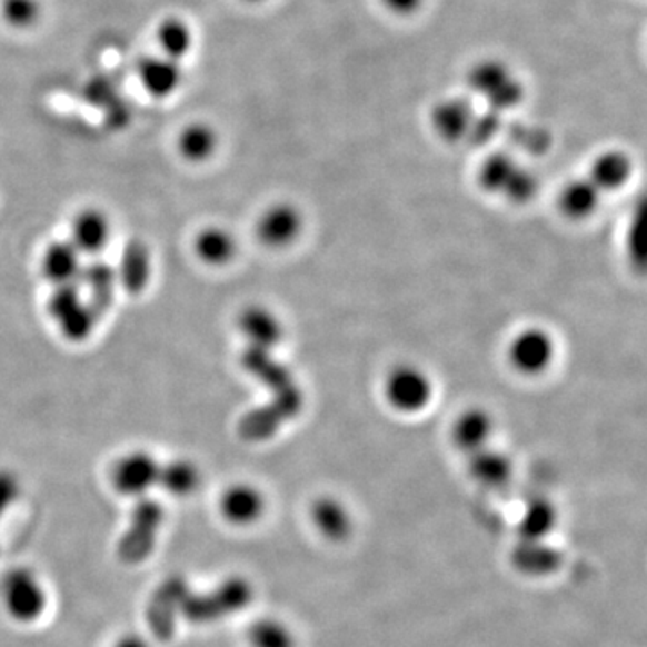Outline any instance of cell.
Listing matches in <instances>:
<instances>
[{
    "label": "cell",
    "instance_id": "10",
    "mask_svg": "<svg viewBox=\"0 0 647 647\" xmlns=\"http://www.w3.org/2000/svg\"><path fill=\"white\" fill-rule=\"evenodd\" d=\"M308 516L315 532L329 544L348 541L357 529L351 507L335 495H320L315 498Z\"/></svg>",
    "mask_w": 647,
    "mask_h": 647
},
{
    "label": "cell",
    "instance_id": "18",
    "mask_svg": "<svg viewBox=\"0 0 647 647\" xmlns=\"http://www.w3.org/2000/svg\"><path fill=\"white\" fill-rule=\"evenodd\" d=\"M603 200V192L588 177L568 180L558 191L556 206L559 215L570 221H587L596 215Z\"/></svg>",
    "mask_w": 647,
    "mask_h": 647
},
{
    "label": "cell",
    "instance_id": "6",
    "mask_svg": "<svg viewBox=\"0 0 647 647\" xmlns=\"http://www.w3.org/2000/svg\"><path fill=\"white\" fill-rule=\"evenodd\" d=\"M4 608L17 623H37L48 608V591L31 568H11L0 583Z\"/></svg>",
    "mask_w": 647,
    "mask_h": 647
},
{
    "label": "cell",
    "instance_id": "19",
    "mask_svg": "<svg viewBox=\"0 0 647 647\" xmlns=\"http://www.w3.org/2000/svg\"><path fill=\"white\" fill-rule=\"evenodd\" d=\"M83 265L81 253L69 240L52 241L42 253V273L52 287L78 285Z\"/></svg>",
    "mask_w": 647,
    "mask_h": 647
},
{
    "label": "cell",
    "instance_id": "30",
    "mask_svg": "<svg viewBox=\"0 0 647 647\" xmlns=\"http://www.w3.org/2000/svg\"><path fill=\"white\" fill-rule=\"evenodd\" d=\"M160 49L169 60L179 61L191 51L192 33L189 26L183 20L171 17L159 26L157 31Z\"/></svg>",
    "mask_w": 647,
    "mask_h": 647
},
{
    "label": "cell",
    "instance_id": "20",
    "mask_svg": "<svg viewBox=\"0 0 647 647\" xmlns=\"http://www.w3.org/2000/svg\"><path fill=\"white\" fill-rule=\"evenodd\" d=\"M78 287L83 288L84 300L94 308L96 313L101 315L110 308L118 287V276L116 268L108 265L103 259H90L89 263L83 265Z\"/></svg>",
    "mask_w": 647,
    "mask_h": 647
},
{
    "label": "cell",
    "instance_id": "14",
    "mask_svg": "<svg viewBox=\"0 0 647 647\" xmlns=\"http://www.w3.org/2000/svg\"><path fill=\"white\" fill-rule=\"evenodd\" d=\"M238 329L247 340V348L272 351L285 338V324L267 306L250 305L238 315Z\"/></svg>",
    "mask_w": 647,
    "mask_h": 647
},
{
    "label": "cell",
    "instance_id": "23",
    "mask_svg": "<svg viewBox=\"0 0 647 647\" xmlns=\"http://www.w3.org/2000/svg\"><path fill=\"white\" fill-rule=\"evenodd\" d=\"M139 80L142 89L148 94L157 99L169 98L179 89L182 72H180L179 61L169 58H145L139 63Z\"/></svg>",
    "mask_w": 647,
    "mask_h": 647
},
{
    "label": "cell",
    "instance_id": "26",
    "mask_svg": "<svg viewBox=\"0 0 647 647\" xmlns=\"http://www.w3.org/2000/svg\"><path fill=\"white\" fill-rule=\"evenodd\" d=\"M520 166L518 159H515L511 153L495 151L480 165L479 175H477L480 188L486 192L502 197Z\"/></svg>",
    "mask_w": 647,
    "mask_h": 647
},
{
    "label": "cell",
    "instance_id": "5",
    "mask_svg": "<svg viewBox=\"0 0 647 647\" xmlns=\"http://www.w3.org/2000/svg\"><path fill=\"white\" fill-rule=\"evenodd\" d=\"M165 507L153 498L142 497L132 509L130 526L118 544V558L125 565H139L150 558L165 526Z\"/></svg>",
    "mask_w": 647,
    "mask_h": 647
},
{
    "label": "cell",
    "instance_id": "4",
    "mask_svg": "<svg viewBox=\"0 0 647 647\" xmlns=\"http://www.w3.org/2000/svg\"><path fill=\"white\" fill-rule=\"evenodd\" d=\"M558 358V342L549 329L527 326L509 338L506 360L516 375L539 378L553 369Z\"/></svg>",
    "mask_w": 647,
    "mask_h": 647
},
{
    "label": "cell",
    "instance_id": "31",
    "mask_svg": "<svg viewBox=\"0 0 647 647\" xmlns=\"http://www.w3.org/2000/svg\"><path fill=\"white\" fill-rule=\"evenodd\" d=\"M96 320L98 313L94 308L84 300L83 305L78 306L74 311L66 315L63 319L58 320V329L60 334L69 340V342H83L92 335L96 328Z\"/></svg>",
    "mask_w": 647,
    "mask_h": 647
},
{
    "label": "cell",
    "instance_id": "9",
    "mask_svg": "<svg viewBox=\"0 0 647 647\" xmlns=\"http://www.w3.org/2000/svg\"><path fill=\"white\" fill-rule=\"evenodd\" d=\"M160 465L148 451H128L119 457L110 471L113 491L122 497L142 498L159 482Z\"/></svg>",
    "mask_w": 647,
    "mask_h": 647
},
{
    "label": "cell",
    "instance_id": "2",
    "mask_svg": "<svg viewBox=\"0 0 647 647\" xmlns=\"http://www.w3.org/2000/svg\"><path fill=\"white\" fill-rule=\"evenodd\" d=\"M381 396L390 410L401 416H418L434 404L436 384L427 369L412 361H401L384 376Z\"/></svg>",
    "mask_w": 647,
    "mask_h": 647
},
{
    "label": "cell",
    "instance_id": "35",
    "mask_svg": "<svg viewBox=\"0 0 647 647\" xmlns=\"http://www.w3.org/2000/svg\"><path fill=\"white\" fill-rule=\"evenodd\" d=\"M380 4L396 17H412L422 10L425 0H380Z\"/></svg>",
    "mask_w": 647,
    "mask_h": 647
},
{
    "label": "cell",
    "instance_id": "13",
    "mask_svg": "<svg viewBox=\"0 0 647 647\" xmlns=\"http://www.w3.org/2000/svg\"><path fill=\"white\" fill-rule=\"evenodd\" d=\"M475 118H477V110L468 98L454 96V98L441 99L431 108V130L442 141L456 145L468 139Z\"/></svg>",
    "mask_w": 647,
    "mask_h": 647
},
{
    "label": "cell",
    "instance_id": "1",
    "mask_svg": "<svg viewBox=\"0 0 647 647\" xmlns=\"http://www.w3.org/2000/svg\"><path fill=\"white\" fill-rule=\"evenodd\" d=\"M256 597V588L249 577L230 576L203 594L189 591L182 605V619L198 626L220 623L230 615L247 610Z\"/></svg>",
    "mask_w": 647,
    "mask_h": 647
},
{
    "label": "cell",
    "instance_id": "3",
    "mask_svg": "<svg viewBox=\"0 0 647 647\" xmlns=\"http://www.w3.org/2000/svg\"><path fill=\"white\" fill-rule=\"evenodd\" d=\"M466 83L474 94L486 101L488 110L500 116L520 107L526 98L524 81L506 61L497 58H486L474 63L466 74Z\"/></svg>",
    "mask_w": 647,
    "mask_h": 647
},
{
    "label": "cell",
    "instance_id": "32",
    "mask_svg": "<svg viewBox=\"0 0 647 647\" xmlns=\"http://www.w3.org/2000/svg\"><path fill=\"white\" fill-rule=\"evenodd\" d=\"M2 14L14 28H28L40 17V4L38 0H4Z\"/></svg>",
    "mask_w": 647,
    "mask_h": 647
},
{
    "label": "cell",
    "instance_id": "8",
    "mask_svg": "<svg viewBox=\"0 0 647 647\" xmlns=\"http://www.w3.org/2000/svg\"><path fill=\"white\" fill-rule=\"evenodd\" d=\"M191 588L183 576H169L153 591L146 610V619L150 624L151 634L162 643L173 637L177 620L182 615L183 600Z\"/></svg>",
    "mask_w": 647,
    "mask_h": 647
},
{
    "label": "cell",
    "instance_id": "7",
    "mask_svg": "<svg viewBox=\"0 0 647 647\" xmlns=\"http://www.w3.org/2000/svg\"><path fill=\"white\" fill-rule=\"evenodd\" d=\"M305 232V215L296 203L268 206L256 221V238L270 250L290 249Z\"/></svg>",
    "mask_w": 647,
    "mask_h": 647
},
{
    "label": "cell",
    "instance_id": "37",
    "mask_svg": "<svg viewBox=\"0 0 647 647\" xmlns=\"http://www.w3.org/2000/svg\"><path fill=\"white\" fill-rule=\"evenodd\" d=\"M245 2H252V4H256V2H263V0H245Z\"/></svg>",
    "mask_w": 647,
    "mask_h": 647
},
{
    "label": "cell",
    "instance_id": "25",
    "mask_svg": "<svg viewBox=\"0 0 647 647\" xmlns=\"http://www.w3.org/2000/svg\"><path fill=\"white\" fill-rule=\"evenodd\" d=\"M512 564L524 574H550L561 564V553L545 541H520L512 553Z\"/></svg>",
    "mask_w": 647,
    "mask_h": 647
},
{
    "label": "cell",
    "instance_id": "29",
    "mask_svg": "<svg viewBox=\"0 0 647 647\" xmlns=\"http://www.w3.org/2000/svg\"><path fill=\"white\" fill-rule=\"evenodd\" d=\"M250 647H299V638L290 624L279 617H261L250 624Z\"/></svg>",
    "mask_w": 647,
    "mask_h": 647
},
{
    "label": "cell",
    "instance_id": "33",
    "mask_svg": "<svg viewBox=\"0 0 647 647\" xmlns=\"http://www.w3.org/2000/svg\"><path fill=\"white\" fill-rule=\"evenodd\" d=\"M500 128H502V116L500 113L491 112V110L486 113H477L468 139L474 141L475 145H486V142L492 141L497 137Z\"/></svg>",
    "mask_w": 647,
    "mask_h": 647
},
{
    "label": "cell",
    "instance_id": "36",
    "mask_svg": "<svg viewBox=\"0 0 647 647\" xmlns=\"http://www.w3.org/2000/svg\"><path fill=\"white\" fill-rule=\"evenodd\" d=\"M113 647H150V644L146 643V638L141 637V635L128 634L119 638L118 643L113 644Z\"/></svg>",
    "mask_w": 647,
    "mask_h": 647
},
{
    "label": "cell",
    "instance_id": "21",
    "mask_svg": "<svg viewBox=\"0 0 647 647\" xmlns=\"http://www.w3.org/2000/svg\"><path fill=\"white\" fill-rule=\"evenodd\" d=\"M119 287L127 293H141L148 287L151 279V253L142 241L133 240L125 245L116 268Z\"/></svg>",
    "mask_w": 647,
    "mask_h": 647
},
{
    "label": "cell",
    "instance_id": "15",
    "mask_svg": "<svg viewBox=\"0 0 647 647\" xmlns=\"http://www.w3.org/2000/svg\"><path fill=\"white\" fill-rule=\"evenodd\" d=\"M468 475L479 488L495 491L504 489L511 482L515 465L506 451L498 450L495 445L468 456Z\"/></svg>",
    "mask_w": 647,
    "mask_h": 647
},
{
    "label": "cell",
    "instance_id": "24",
    "mask_svg": "<svg viewBox=\"0 0 647 647\" xmlns=\"http://www.w3.org/2000/svg\"><path fill=\"white\" fill-rule=\"evenodd\" d=\"M200 484H202V474L192 460L175 459L168 465L160 466L157 486L165 489L171 497H191L198 491Z\"/></svg>",
    "mask_w": 647,
    "mask_h": 647
},
{
    "label": "cell",
    "instance_id": "16",
    "mask_svg": "<svg viewBox=\"0 0 647 647\" xmlns=\"http://www.w3.org/2000/svg\"><path fill=\"white\" fill-rule=\"evenodd\" d=\"M112 236L110 220L103 211L96 207H87L83 211L78 212L72 220L71 243L74 245L81 256L98 258L108 247Z\"/></svg>",
    "mask_w": 647,
    "mask_h": 647
},
{
    "label": "cell",
    "instance_id": "27",
    "mask_svg": "<svg viewBox=\"0 0 647 647\" xmlns=\"http://www.w3.org/2000/svg\"><path fill=\"white\" fill-rule=\"evenodd\" d=\"M558 524V511L549 500H535L527 506L518 524L520 541H547Z\"/></svg>",
    "mask_w": 647,
    "mask_h": 647
},
{
    "label": "cell",
    "instance_id": "11",
    "mask_svg": "<svg viewBox=\"0 0 647 647\" xmlns=\"http://www.w3.org/2000/svg\"><path fill=\"white\" fill-rule=\"evenodd\" d=\"M497 436V421L488 408L468 407L451 421L450 439L466 457L488 448Z\"/></svg>",
    "mask_w": 647,
    "mask_h": 647
},
{
    "label": "cell",
    "instance_id": "28",
    "mask_svg": "<svg viewBox=\"0 0 647 647\" xmlns=\"http://www.w3.org/2000/svg\"><path fill=\"white\" fill-rule=\"evenodd\" d=\"M218 148V133L206 122H192L179 136V151L189 162H206Z\"/></svg>",
    "mask_w": 647,
    "mask_h": 647
},
{
    "label": "cell",
    "instance_id": "17",
    "mask_svg": "<svg viewBox=\"0 0 647 647\" xmlns=\"http://www.w3.org/2000/svg\"><path fill=\"white\" fill-rule=\"evenodd\" d=\"M634 160L623 150L600 151L596 159L591 160L587 177L603 195L617 192L628 186L634 179Z\"/></svg>",
    "mask_w": 647,
    "mask_h": 647
},
{
    "label": "cell",
    "instance_id": "34",
    "mask_svg": "<svg viewBox=\"0 0 647 647\" xmlns=\"http://www.w3.org/2000/svg\"><path fill=\"white\" fill-rule=\"evenodd\" d=\"M20 480L10 469H0V516L6 515V511L19 500Z\"/></svg>",
    "mask_w": 647,
    "mask_h": 647
},
{
    "label": "cell",
    "instance_id": "22",
    "mask_svg": "<svg viewBox=\"0 0 647 647\" xmlns=\"http://www.w3.org/2000/svg\"><path fill=\"white\" fill-rule=\"evenodd\" d=\"M192 249L203 265L220 268L232 263L238 253V241L223 227H206L192 241Z\"/></svg>",
    "mask_w": 647,
    "mask_h": 647
},
{
    "label": "cell",
    "instance_id": "12",
    "mask_svg": "<svg viewBox=\"0 0 647 647\" xmlns=\"http://www.w3.org/2000/svg\"><path fill=\"white\" fill-rule=\"evenodd\" d=\"M265 492L250 482H236L221 492L220 512L235 527L256 526L267 512Z\"/></svg>",
    "mask_w": 647,
    "mask_h": 647
}]
</instances>
